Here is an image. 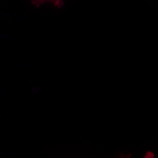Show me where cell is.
I'll use <instances>...</instances> for the list:
<instances>
[{
	"label": "cell",
	"mask_w": 158,
	"mask_h": 158,
	"mask_svg": "<svg viewBox=\"0 0 158 158\" xmlns=\"http://www.w3.org/2000/svg\"><path fill=\"white\" fill-rule=\"evenodd\" d=\"M132 156V154L131 153H129L127 155L126 158H131V157Z\"/></svg>",
	"instance_id": "cell-3"
},
{
	"label": "cell",
	"mask_w": 158,
	"mask_h": 158,
	"mask_svg": "<svg viewBox=\"0 0 158 158\" xmlns=\"http://www.w3.org/2000/svg\"><path fill=\"white\" fill-rule=\"evenodd\" d=\"M155 157V154L153 152L151 151H148L145 153L144 156V158H154Z\"/></svg>",
	"instance_id": "cell-2"
},
{
	"label": "cell",
	"mask_w": 158,
	"mask_h": 158,
	"mask_svg": "<svg viewBox=\"0 0 158 158\" xmlns=\"http://www.w3.org/2000/svg\"><path fill=\"white\" fill-rule=\"evenodd\" d=\"M45 2H49L52 3L55 6L60 7L63 5V2L62 0H33V4L36 6H39L40 5Z\"/></svg>",
	"instance_id": "cell-1"
}]
</instances>
